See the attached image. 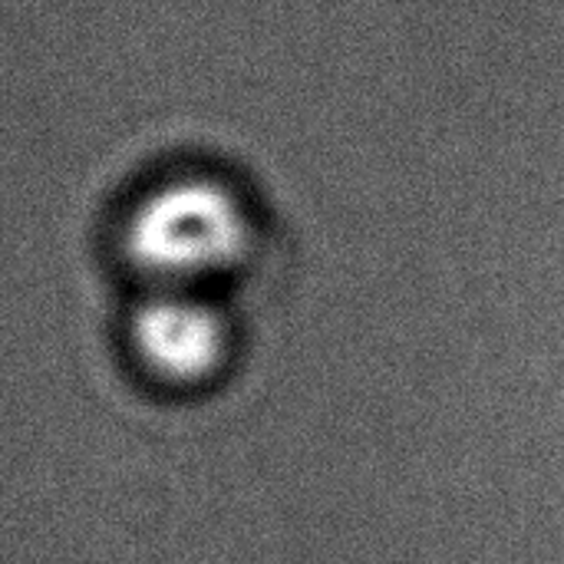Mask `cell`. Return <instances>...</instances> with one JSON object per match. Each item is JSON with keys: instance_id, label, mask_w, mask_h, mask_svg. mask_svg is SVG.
<instances>
[{"instance_id": "obj_1", "label": "cell", "mask_w": 564, "mask_h": 564, "mask_svg": "<svg viewBox=\"0 0 564 564\" xmlns=\"http://www.w3.org/2000/svg\"><path fill=\"white\" fill-rule=\"evenodd\" d=\"M122 254L149 288H205L235 271L254 241L251 208L225 178L169 175L122 218Z\"/></svg>"}, {"instance_id": "obj_2", "label": "cell", "mask_w": 564, "mask_h": 564, "mask_svg": "<svg viewBox=\"0 0 564 564\" xmlns=\"http://www.w3.org/2000/svg\"><path fill=\"white\" fill-rule=\"evenodd\" d=\"M129 344L155 380L198 387L225 367L231 327L198 288H149L129 317Z\"/></svg>"}]
</instances>
